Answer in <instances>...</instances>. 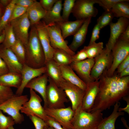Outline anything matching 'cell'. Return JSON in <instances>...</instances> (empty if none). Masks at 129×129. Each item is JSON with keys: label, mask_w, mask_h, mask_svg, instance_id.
Listing matches in <instances>:
<instances>
[{"label": "cell", "mask_w": 129, "mask_h": 129, "mask_svg": "<svg viewBox=\"0 0 129 129\" xmlns=\"http://www.w3.org/2000/svg\"><path fill=\"white\" fill-rule=\"evenodd\" d=\"M105 70L99 78L98 93L90 112H102L123 97L129 95V76L119 77L118 75L109 76Z\"/></svg>", "instance_id": "obj_1"}, {"label": "cell", "mask_w": 129, "mask_h": 129, "mask_svg": "<svg viewBox=\"0 0 129 129\" xmlns=\"http://www.w3.org/2000/svg\"><path fill=\"white\" fill-rule=\"evenodd\" d=\"M26 48L25 64L31 67L38 68L45 66L44 51L34 26H31Z\"/></svg>", "instance_id": "obj_2"}, {"label": "cell", "mask_w": 129, "mask_h": 129, "mask_svg": "<svg viewBox=\"0 0 129 129\" xmlns=\"http://www.w3.org/2000/svg\"><path fill=\"white\" fill-rule=\"evenodd\" d=\"M103 115L101 111L88 112L83 110L80 106L75 111L72 129H97L103 118Z\"/></svg>", "instance_id": "obj_3"}, {"label": "cell", "mask_w": 129, "mask_h": 129, "mask_svg": "<svg viewBox=\"0 0 129 129\" xmlns=\"http://www.w3.org/2000/svg\"><path fill=\"white\" fill-rule=\"evenodd\" d=\"M28 100L27 95L18 96L15 94L0 105V110L11 117L15 124H20L24 119L23 115L20 111L23 104Z\"/></svg>", "instance_id": "obj_4"}, {"label": "cell", "mask_w": 129, "mask_h": 129, "mask_svg": "<svg viewBox=\"0 0 129 129\" xmlns=\"http://www.w3.org/2000/svg\"><path fill=\"white\" fill-rule=\"evenodd\" d=\"M46 92V108H65V103L68 102L69 100L63 90L58 86L49 77Z\"/></svg>", "instance_id": "obj_5"}, {"label": "cell", "mask_w": 129, "mask_h": 129, "mask_svg": "<svg viewBox=\"0 0 129 129\" xmlns=\"http://www.w3.org/2000/svg\"><path fill=\"white\" fill-rule=\"evenodd\" d=\"M30 97L22 107L21 112L27 116H35L45 121L47 116L44 109L41 105L42 100L33 90L30 89Z\"/></svg>", "instance_id": "obj_6"}, {"label": "cell", "mask_w": 129, "mask_h": 129, "mask_svg": "<svg viewBox=\"0 0 129 129\" xmlns=\"http://www.w3.org/2000/svg\"><path fill=\"white\" fill-rule=\"evenodd\" d=\"M113 60L110 68L106 71L109 76L113 75L120 64L129 55V41L118 38L112 50Z\"/></svg>", "instance_id": "obj_7"}, {"label": "cell", "mask_w": 129, "mask_h": 129, "mask_svg": "<svg viewBox=\"0 0 129 129\" xmlns=\"http://www.w3.org/2000/svg\"><path fill=\"white\" fill-rule=\"evenodd\" d=\"M44 108L47 115L59 122L64 129H72V121L75 111L71 107L60 108Z\"/></svg>", "instance_id": "obj_8"}, {"label": "cell", "mask_w": 129, "mask_h": 129, "mask_svg": "<svg viewBox=\"0 0 129 129\" xmlns=\"http://www.w3.org/2000/svg\"><path fill=\"white\" fill-rule=\"evenodd\" d=\"M94 59L95 62L90 75L95 81L99 79L104 72L107 70L111 66L113 60L112 51H109L105 48Z\"/></svg>", "instance_id": "obj_9"}, {"label": "cell", "mask_w": 129, "mask_h": 129, "mask_svg": "<svg viewBox=\"0 0 129 129\" xmlns=\"http://www.w3.org/2000/svg\"><path fill=\"white\" fill-rule=\"evenodd\" d=\"M97 0H76L72 13L76 20H86L96 17L97 9L94 6Z\"/></svg>", "instance_id": "obj_10"}, {"label": "cell", "mask_w": 129, "mask_h": 129, "mask_svg": "<svg viewBox=\"0 0 129 129\" xmlns=\"http://www.w3.org/2000/svg\"><path fill=\"white\" fill-rule=\"evenodd\" d=\"M9 23L12 27L16 39L20 40L26 46L28 41L29 30L31 27L26 12Z\"/></svg>", "instance_id": "obj_11"}, {"label": "cell", "mask_w": 129, "mask_h": 129, "mask_svg": "<svg viewBox=\"0 0 129 129\" xmlns=\"http://www.w3.org/2000/svg\"><path fill=\"white\" fill-rule=\"evenodd\" d=\"M49 36L50 44L54 49L63 50L73 56L75 54L71 50L63 38L60 29L56 23L46 25Z\"/></svg>", "instance_id": "obj_12"}, {"label": "cell", "mask_w": 129, "mask_h": 129, "mask_svg": "<svg viewBox=\"0 0 129 129\" xmlns=\"http://www.w3.org/2000/svg\"><path fill=\"white\" fill-rule=\"evenodd\" d=\"M59 87L63 90L71 101L73 110L75 111L81 106L85 90L65 80L60 84Z\"/></svg>", "instance_id": "obj_13"}, {"label": "cell", "mask_w": 129, "mask_h": 129, "mask_svg": "<svg viewBox=\"0 0 129 129\" xmlns=\"http://www.w3.org/2000/svg\"><path fill=\"white\" fill-rule=\"evenodd\" d=\"M94 62V58H87L81 61L72 62L70 65L79 77L87 84L95 81L90 75Z\"/></svg>", "instance_id": "obj_14"}, {"label": "cell", "mask_w": 129, "mask_h": 129, "mask_svg": "<svg viewBox=\"0 0 129 129\" xmlns=\"http://www.w3.org/2000/svg\"><path fill=\"white\" fill-rule=\"evenodd\" d=\"M37 32L39 40L44 53L45 63L53 59L54 49L51 46L46 25L41 21L34 25Z\"/></svg>", "instance_id": "obj_15"}, {"label": "cell", "mask_w": 129, "mask_h": 129, "mask_svg": "<svg viewBox=\"0 0 129 129\" xmlns=\"http://www.w3.org/2000/svg\"><path fill=\"white\" fill-rule=\"evenodd\" d=\"M129 24V19L122 17L119 18L116 22H112L110 24V37L105 48L107 50L111 51L116 42Z\"/></svg>", "instance_id": "obj_16"}, {"label": "cell", "mask_w": 129, "mask_h": 129, "mask_svg": "<svg viewBox=\"0 0 129 129\" xmlns=\"http://www.w3.org/2000/svg\"><path fill=\"white\" fill-rule=\"evenodd\" d=\"M46 66L35 68L29 67L25 64L23 65L21 74L22 77L21 84L16 91L15 94L18 96L22 95L27 84L32 80L46 73Z\"/></svg>", "instance_id": "obj_17"}, {"label": "cell", "mask_w": 129, "mask_h": 129, "mask_svg": "<svg viewBox=\"0 0 129 129\" xmlns=\"http://www.w3.org/2000/svg\"><path fill=\"white\" fill-rule=\"evenodd\" d=\"M0 57L4 61L10 72L21 74L23 65L10 48L0 45Z\"/></svg>", "instance_id": "obj_18"}, {"label": "cell", "mask_w": 129, "mask_h": 129, "mask_svg": "<svg viewBox=\"0 0 129 129\" xmlns=\"http://www.w3.org/2000/svg\"><path fill=\"white\" fill-rule=\"evenodd\" d=\"M99 79L86 84L81 106L82 109L86 112H90L94 105L98 92Z\"/></svg>", "instance_id": "obj_19"}, {"label": "cell", "mask_w": 129, "mask_h": 129, "mask_svg": "<svg viewBox=\"0 0 129 129\" xmlns=\"http://www.w3.org/2000/svg\"><path fill=\"white\" fill-rule=\"evenodd\" d=\"M48 80V77L46 73L32 80L25 87L35 90L40 95L43 100L44 108L46 107V92Z\"/></svg>", "instance_id": "obj_20"}, {"label": "cell", "mask_w": 129, "mask_h": 129, "mask_svg": "<svg viewBox=\"0 0 129 129\" xmlns=\"http://www.w3.org/2000/svg\"><path fill=\"white\" fill-rule=\"evenodd\" d=\"M91 18L90 17L86 19L80 28L73 35V40L68 46L70 49L73 51L75 52L84 43Z\"/></svg>", "instance_id": "obj_21"}, {"label": "cell", "mask_w": 129, "mask_h": 129, "mask_svg": "<svg viewBox=\"0 0 129 129\" xmlns=\"http://www.w3.org/2000/svg\"><path fill=\"white\" fill-rule=\"evenodd\" d=\"M60 66L62 77L65 80L85 91L86 84L76 74L70 65Z\"/></svg>", "instance_id": "obj_22"}, {"label": "cell", "mask_w": 129, "mask_h": 129, "mask_svg": "<svg viewBox=\"0 0 129 129\" xmlns=\"http://www.w3.org/2000/svg\"><path fill=\"white\" fill-rule=\"evenodd\" d=\"M62 6V0H57L53 7L47 11L45 16L42 20L46 25L64 22L61 14Z\"/></svg>", "instance_id": "obj_23"}, {"label": "cell", "mask_w": 129, "mask_h": 129, "mask_svg": "<svg viewBox=\"0 0 129 129\" xmlns=\"http://www.w3.org/2000/svg\"><path fill=\"white\" fill-rule=\"evenodd\" d=\"M47 11L36 0L27 9L26 13L30 22L31 26H34L43 18Z\"/></svg>", "instance_id": "obj_24"}, {"label": "cell", "mask_w": 129, "mask_h": 129, "mask_svg": "<svg viewBox=\"0 0 129 129\" xmlns=\"http://www.w3.org/2000/svg\"><path fill=\"white\" fill-rule=\"evenodd\" d=\"M85 20H76L74 21L61 22L56 23L59 27L62 34L65 39L74 35L82 25Z\"/></svg>", "instance_id": "obj_25"}, {"label": "cell", "mask_w": 129, "mask_h": 129, "mask_svg": "<svg viewBox=\"0 0 129 129\" xmlns=\"http://www.w3.org/2000/svg\"><path fill=\"white\" fill-rule=\"evenodd\" d=\"M45 66L46 73L48 77L59 87L60 84L65 81L62 77L60 66L52 59L45 63Z\"/></svg>", "instance_id": "obj_26"}, {"label": "cell", "mask_w": 129, "mask_h": 129, "mask_svg": "<svg viewBox=\"0 0 129 129\" xmlns=\"http://www.w3.org/2000/svg\"><path fill=\"white\" fill-rule=\"evenodd\" d=\"M120 105L119 102L114 104L112 113L108 117L103 118L97 129H115V124L117 119L119 117L124 115V112L118 111Z\"/></svg>", "instance_id": "obj_27"}, {"label": "cell", "mask_w": 129, "mask_h": 129, "mask_svg": "<svg viewBox=\"0 0 129 129\" xmlns=\"http://www.w3.org/2000/svg\"><path fill=\"white\" fill-rule=\"evenodd\" d=\"M21 74L9 72L0 76V85L18 88L22 82Z\"/></svg>", "instance_id": "obj_28"}, {"label": "cell", "mask_w": 129, "mask_h": 129, "mask_svg": "<svg viewBox=\"0 0 129 129\" xmlns=\"http://www.w3.org/2000/svg\"><path fill=\"white\" fill-rule=\"evenodd\" d=\"M129 0H122L116 3L111 10L114 17L129 18Z\"/></svg>", "instance_id": "obj_29"}, {"label": "cell", "mask_w": 129, "mask_h": 129, "mask_svg": "<svg viewBox=\"0 0 129 129\" xmlns=\"http://www.w3.org/2000/svg\"><path fill=\"white\" fill-rule=\"evenodd\" d=\"M54 49L53 59L57 64L60 66L70 65L72 62V56L63 50Z\"/></svg>", "instance_id": "obj_30"}, {"label": "cell", "mask_w": 129, "mask_h": 129, "mask_svg": "<svg viewBox=\"0 0 129 129\" xmlns=\"http://www.w3.org/2000/svg\"><path fill=\"white\" fill-rule=\"evenodd\" d=\"M20 62L23 65L25 64L26 48L24 44L17 39L15 43L10 48Z\"/></svg>", "instance_id": "obj_31"}, {"label": "cell", "mask_w": 129, "mask_h": 129, "mask_svg": "<svg viewBox=\"0 0 129 129\" xmlns=\"http://www.w3.org/2000/svg\"><path fill=\"white\" fill-rule=\"evenodd\" d=\"M5 37L2 44L5 48H10L16 42V39L12 27L9 23L5 28Z\"/></svg>", "instance_id": "obj_32"}, {"label": "cell", "mask_w": 129, "mask_h": 129, "mask_svg": "<svg viewBox=\"0 0 129 129\" xmlns=\"http://www.w3.org/2000/svg\"><path fill=\"white\" fill-rule=\"evenodd\" d=\"M83 48L87 54L88 58H94L103 50V43L102 42H95L87 46H85Z\"/></svg>", "instance_id": "obj_33"}, {"label": "cell", "mask_w": 129, "mask_h": 129, "mask_svg": "<svg viewBox=\"0 0 129 129\" xmlns=\"http://www.w3.org/2000/svg\"><path fill=\"white\" fill-rule=\"evenodd\" d=\"M15 4V0H12L10 4L5 8L0 21V35L2 34L5 27L9 22L12 11Z\"/></svg>", "instance_id": "obj_34"}, {"label": "cell", "mask_w": 129, "mask_h": 129, "mask_svg": "<svg viewBox=\"0 0 129 129\" xmlns=\"http://www.w3.org/2000/svg\"><path fill=\"white\" fill-rule=\"evenodd\" d=\"M113 14L110 11H106L104 12L97 20V23L101 29L110 25L112 22L114 17Z\"/></svg>", "instance_id": "obj_35"}, {"label": "cell", "mask_w": 129, "mask_h": 129, "mask_svg": "<svg viewBox=\"0 0 129 129\" xmlns=\"http://www.w3.org/2000/svg\"><path fill=\"white\" fill-rule=\"evenodd\" d=\"M75 0H65L63 4L61 15L64 22L69 21V17L74 5Z\"/></svg>", "instance_id": "obj_36"}, {"label": "cell", "mask_w": 129, "mask_h": 129, "mask_svg": "<svg viewBox=\"0 0 129 129\" xmlns=\"http://www.w3.org/2000/svg\"><path fill=\"white\" fill-rule=\"evenodd\" d=\"M15 124L13 118L11 116H6L0 110V129H8Z\"/></svg>", "instance_id": "obj_37"}, {"label": "cell", "mask_w": 129, "mask_h": 129, "mask_svg": "<svg viewBox=\"0 0 129 129\" xmlns=\"http://www.w3.org/2000/svg\"><path fill=\"white\" fill-rule=\"evenodd\" d=\"M15 94L11 88L0 85V105Z\"/></svg>", "instance_id": "obj_38"}, {"label": "cell", "mask_w": 129, "mask_h": 129, "mask_svg": "<svg viewBox=\"0 0 129 129\" xmlns=\"http://www.w3.org/2000/svg\"><path fill=\"white\" fill-rule=\"evenodd\" d=\"M27 9V8L15 4L12 11L9 22L23 15L26 12Z\"/></svg>", "instance_id": "obj_39"}, {"label": "cell", "mask_w": 129, "mask_h": 129, "mask_svg": "<svg viewBox=\"0 0 129 129\" xmlns=\"http://www.w3.org/2000/svg\"><path fill=\"white\" fill-rule=\"evenodd\" d=\"M122 0H97V3L107 11H110L115 5Z\"/></svg>", "instance_id": "obj_40"}, {"label": "cell", "mask_w": 129, "mask_h": 129, "mask_svg": "<svg viewBox=\"0 0 129 129\" xmlns=\"http://www.w3.org/2000/svg\"><path fill=\"white\" fill-rule=\"evenodd\" d=\"M29 117L35 129H43L44 127L48 126L43 120L38 117L35 116H30Z\"/></svg>", "instance_id": "obj_41"}, {"label": "cell", "mask_w": 129, "mask_h": 129, "mask_svg": "<svg viewBox=\"0 0 129 129\" xmlns=\"http://www.w3.org/2000/svg\"><path fill=\"white\" fill-rule=\"evenodd\" d=\"M88 58L87 54L83 48L77 52L72 57L71 60L73 62L82 61Z\"/></svg>", "instance_id": "obj_42"}, {"label": "cell", "mask_w": 129, "mask_h": 129, "mask_svg": "<svg viewBox=\"0 0 129 129\" xmlns=\"http://www.w3.org/2000/svg\"><path fill=\"white\" fill-rule=\"evenodd\" d=\"M45 122L48 126L55 129H64L59 122L49 116L47 115Z\"/></svg>", "instance_id": "obj_43"}, {"label": "cell", "mask_w": 129, "mask_h": 129, "mask_svg": "<svg viewBox=\"0 0 129 129\" xmlns=\"http://www.w3.org/2000/svg\"><path fill=\"white\" fill-rule=\"evenodd\" d=\"M101 29L99 26L97 24L94 26L93 29L91 38L89 45L95 42L99 37L100 31Z\"/></svg>", "instance_id": "obj_44"}, {"label": "cell", "mask_w": 129, "mask_h": 129, "mask_svg": "<svg viewBox=\"0 0 129 129\" xmlns=\"http://www.w3.org/2000/svg\"><path fill=\"white\" fill-rule=\"evenodd\" d=\"M57 0H40L39 2L43 8L46 11L51 9Z\"/></svg>", "instance_id": "obj_45"}, {"label": "cell", "mask_w": 129, "mask_h": 129, "mask_svg": "<svg viewBox=\"0 0 129 129\" xmlns=\"http://www.w3.org/2000/svg\"><path fill=\"white\" fill-rule=\"evenodd\" d=\"M35 0H15V4L28 8L31 6Z\"/></svg>", "instance_id": "obj_46"}, {"label": "cell", "mask_w": 129, "mask_h": 129, "mask_svg": "<svg viewBox=\"0 0 129 129\" xmlns=\"http://www.w3.org/2000/svg\"><path fill=\"white\" fill-rule=\"evenodd\" d=\"M129 66V55L119 64L117 69V72L119 73L122 70Z\"/></svg>", "instance_id": "obj_47"}, {"label": "cell", "mask_w": 129, "mask_h": 129, "mask_svg": "<svg viewBox=\"0 0 129 129\" xmlns=\"http://www.w3.org/2000/svg\"><path fill=\"white\" fill-rule=\"evenodd\" d=\"M9 72L5 63L0 57V76Z\"/></svg>", "instance_id": "obj_48"}, {"label": "cell", "mask_w": 129, "mask_h": 129, "mask_svg": "<svg viewBox=\"0 0 129 129\" xmlns=\"http://www.w3.org/2000/svg\"><path fill=\"white\" fill-rule=\"evenodd\" d=\"M122 99L125 101L127 103V105L124 108H119L118 109V111H124L129 114V96L128 95L124 97Z\"/></svg>", "instance_id": "obj_49"}, {"label": "cell", "mask_w": 129, "mask_h": 129, "mask_svg": "<svg viewBox=\"0 0 129 129\" xmlns=\"http://www.w3.org/2000/svg\"><path fill=\"white\" fill-rule=\"evenodd\" d=\"M119 38L129 41V25L121 34Z\"/></svg>", "instance_id": "obj_50"}, {"label": "cell", "mask_w": 129, "mask_h": 129, "mask_svg": "<svg viewBox=\"0 0 129 129\" xmlns=\"http://www.w3.org/2000/svg\"><path fill=\"white\" fill-rule=\"evenodd\" d=\"M120 77L129 76V66L122 70L118 74Z\"/></svg>", "instance_id": "obj_51"}, {"label": "cell", "mask_w": 129, "mask_h": 129, "mask_svg": "<svg viewBox=\"0 0 129 129\" xmlns=\"http://www.w3.org/2000/svg\"><path fill=\"white\" fill-rule=\"evenodd\" d=\"M12 1V0H0V3L6 8L10 4Z\"/></svg>", "instance_id": "obj_52"}, {"label": "cell", "mask_w": 129, "mask_h": 129, "mask_svg": "<svg viewBox=\"0 0 129 129\" xmlns=\"http://www.w3.org/2000/svg\"><path fill=\"white\" fill-rule=\"evenodd\" d=\"M5 8L0 3V21L4 13Z\"/></svg>", "instance_id": "obj_53"}, {"label": "cell", "mask_w": 129, "mask_h": 129, "mask_svg": "<svg viewBox=\"0 0 129 129\" xmlns=\"http://www.w3.org/2000/svg\"><path fill=\"white\" fill-rule=\"evenodd\" d=\"M5 37V32L4 30L3 31L2 34L0 35V44L3 42Z\"/></svg>", "instance_id": "obj_54"}, {"label": "cell", "mask_w": 129, "mask_h": 129, "mask_svg": "<svg viewBox=\"0 0 129 129\" xmlns=\"http://www.w3.org/2000/svg\"><path fill=\"white\" fill-rule=\"evenodd\" d=\"M121 120L123 122V124L127 129H129V127L127 124V122L124 117H122L121 118Z\"/></svg>", "instance_id": "obj_55"}, {"label": "cell", "mask_w": 129, "mask_h": 129, "mask_svg": "<svg viewBox=\"0 0 129 129\" xmlns=\"http://www.w3.org/2000/svg\"><path fill=\"white\" fill-rule=\"evenodd\" d=\"M43 129H55L54 128L50 126H47L44 127Z\"/></svg>", "instance_id": "obj_56"}, {"label": "cell", "mask_w": 129, "mask_h": 129, "mask_svg": "<svg viewBox=\"0 0 129 129\" xmlns=\"http://www.w3.org/2000/svg\"><path fill=\"white\" fill-rule=\"evenodd\" d=\"M8 129H15L14 127H13V126H11L9 127Z\"/></svg>", "instance_id": "obj_57"}]
</instances>
